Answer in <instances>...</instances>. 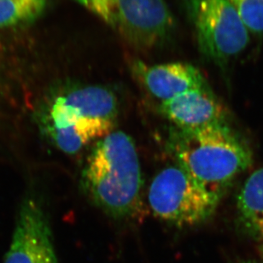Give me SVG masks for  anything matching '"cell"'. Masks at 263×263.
<instances>
[{"mask_svg":"<svg viewBox=\"0 0 263 263\" xmlns=\"http://www.w3.org/2000/svg\"><path fill=\"white\" fill-rule=\"evenodd\" d=\"M159 111L175 127L182 129L228 122L225 108L209 86L185 91L162 102Z\"/></svg>","mask_w":263,"mask_h":263,"instance_id":"cell-8","label":"cell"},{"mask_svg":"<svg viewBox=\"0 0 263 263\" xmlns=\"http://www.w3.org/2000/svg\"><path fill=\"white\" fill-rule=\"evenodd\" d=\"M200 51L225 64L249 46L251 33L228 0H182Z\"/></svg>","mask_w":263,"mask_h":263,"instance_id":"cell-6","label":"cell"},{"mask_svg":"<svg viewBox=\"0 0 263 263\" xmlns=\"http://www.w3.org/2000/svg\"><path fill=\"white\" fill-rule=\"evenodd\" d=\"M118 100L99 85L67 86L40 107L36 118L41 133L65 154H77L115 131Z\"/></svg>","mask_w":263,"mask_h":263,"instance_id":"cell-1","label":"cell"},{"mask_svg":"<svg viewBox=\"0 0 263 263\" xmlns=\"http://www.w3.org/2000/svg\"><path fill=\"white\" fill-rule=\"evenodd\" d=\"M81 186L97 207L118 220L132 217L140 202L141 166L134 140L113 131L95 143L81 171Z\"/></svg>","mask_w":263,"mask_h":263,"instance_id":"cell-3","label":"cell"},{"mask_svg":"<svg viewBox=\"0 0 263 263\" xmlns=\"http://www.w3.org/2000/svg\"><path fill=\"white\" fill-rule=\"evenodd\" d=\"M167 145L176 165L219 199L252 162L250 147L228 122L193 129L174 127Z\"/></svg>","mask_w":263,"mask_h":263,"instance_id":"cell-2","label":"cell"},{"mask_svg":"<svg viewBox=\"0 0 263 263\" xmlns=\"http://www.w3.org/2000/svg\"><path fill=\"white\" fill-rule=\"evenodd\" d=\"M4 263H59L48 219L35 198L22 203Z\"/></svg>","mask_w":263,"mask_h":263,"instance_id":"cell-7","label":"cell"},{"mask_svg":"<svg viewBox=\"0 0 263 263\" xmlns=\"http://www.w3.org/2000/svg\"><path fill=\"white\" fill-rule=\"evenodd\" d=\"M49 0H0V28L33 23L46 9Z\"/></svg>","mask_w":263,"mask_h":263,"instance_id":"cell-11","label":"cell"},{"mask_svg":"<svg viewBox=\"0 0 263 263\" xmlns=\"http://www.w3.org/2000/svg\"><path fill=\"white\" fill-rule=\"evenodd\" d=\"M237 209L242 228L263 254V167L252 173L243 183Z\"/></svg>","mask_w":263,"mask_h":263,"instance_id":"cell-10","label":"cell"},{"mask_svg":"<svg viewBox=\"0 0 263 263\" xmlns=\"http://www.w3.org/2000/svg\"><path fill=\"white\" fill-rule=\"evenodd\" d=\"M250 33L263 34V0H228Z\"/></svg>","mask_w":263,"mask_h":263,"instance_id":"cell-12","label":"cell"},{"mask_svg":"<svg viewBox=\"0 0 263 263\" xmlns=\"http://www.w3.org/2000/svg\"><path fill=\"white\" fill-rule=\"evenodd\" d=\"M132 68L144 88L161 103L185 91L209 86L200 70L186 63L149 66L136 60Z\"/></svg>","mask_w":263,"mask_h":263,"instance_id":"cell-9","label":"cell"},{"mask_svg":"<svg viewBox=\"0 0 263 263\" xmlns=\"http://www.w3.org/2000/svg\"><path fill=\"white\" fill-rule=\"evenodd\" d=\"M116 31L131 46L148 50L172 32L175 21L165 0H73Z\"/></svg>","mask_w":263,"mask_h":263,"instance_id":"cell-4","label":"cell"},{"mask_svg":"<svg viewBox=\"0 0 263 263\" xmlns=\"http://www.w3.org/2000/svg\"><path fill=\"white\" fill-rule=\"evenodd\" d=\"M220 201L178 165L161 170L148 190V202L155 216L180 228L205 222Z\"/></svg>","mask_w":263,"mask_h":263,"instance_id":"cell-5","label":"cell"},{"mask_svg":"<svg viewBox=\"0 0 263 263\" xmlns=\"http://www.w3.org/2000/svg\"><path fill=\"white\" fill-rule=\"evenodd\" d=\"M239 263H262L260 262V261H241V262Z\"/></svg>","mask_w":263,"mask_h":263,"instance_id":"cell-13","label":"cell"}]
</instances>
